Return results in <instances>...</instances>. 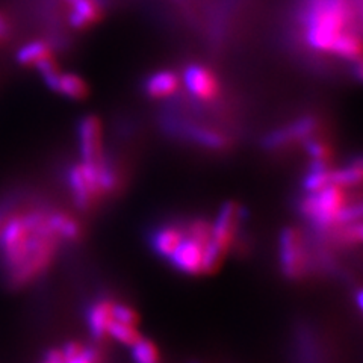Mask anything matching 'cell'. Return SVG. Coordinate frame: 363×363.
<instances>
[{
	"instance_id": "cell-1",
	"label": "cell",
	"mask_w": 363,
	"mask_h": 363,
	"mask_svg": "<svg viewBox=\"0 0 363 363\" xmlns=\"http://www.w3.org/2000/svg\"><path fill=\"white\" fill-rule=\"evenodd\" d=\"M49 211L35 206L13 212L0 227V272L9 289H21L44 276L62 240L49 221Z\"/></svg>"
},
{
	"instance_id": "cell-2",
	"label": "cell",
	"mask_w": 363,
	"mask_h": 363,
	"mask_svg": "<svg viewBox=\"0 0 363 363\" xmlns=\"http://www.w3.org/2000/svg\"><path fill=\"white\" fill-rule=\"evenodd\" d=\"M360 16L353 0H303L300 18L304 40L316 52L332 53L339 37L351 30L353 16Z\"/></svg>"
},
{
	"instance_id": "cell-3",
	"label": "cell",
	"mask_w": 363,
	"mask_h": 363,
	"mask_svg": "<svg viewBox=\"0 0 363 363\" xmlns=\"http://www.w3.org/2000/svg\"><path fill=\"white\" fill-rule=\"evenodd\" d=\"M345 189L330 185L316 192H306L300 200V213L312 224L316 238H324L337 227L360 221L362 203H350Z\"/></svg>"
},
{
	"instance_id": "cell-4",
	"label": "cell",
	"mask_w": 363,
	"mask_h": 363,
	"mask_svg": "<svg viewBox=\"0 0 363 363\" xmlns=\"http://www.w3.org/2000/svg\"><path fill=\"white\" fill-rule=\"evenodd\" d=\"M279 262L281 272L291 280H301L315 271L313 242L303 230L286 227L279 240Z\"/></svg>"
},
{
	"instance_id": "cell-5",
	"label": "cell",
	"mask_w": 363,
	"mask_h": 363,
	"mask_svg": "<svg viewBox=\"0 0 363 363\" xmlns=\"http://www.w3.org/2000/svg\"><path fill=\"white\" fill-rule=\"evenodd\" d=\"M99 164V162H97ZM97 164H76L67 173V184L79 209H88L104 197L99 182Z\"/></svg>"
},
{
	"instance_id": "cell-6",
	"label": "cell",
	"mask_w": 363,
	"mask_h": 363,
	"mask_svg": "<svg viewBox=\"0 0 363 363\" xmlns=\"http://www.w3.org/2000/svg\"><path fill=\"white\" fill-rule=\"evenodd\" d=\"M245 220V209L233 201L221 206L217 220L212 224L211 242L217 245L221 252L227 253L233 248L235 242L242 236V224Z\"/></svg>"
},
{
	"instance_id": "cell-7",
	"label": "cell",
	"mask_w": 363,
	"mask_h": 363,
	"mask_svg": "<svg viewBox=\"0 0 363 363\" xmlns=\"http://www.w3.org/2000/svg\"><path fill=\"white\" fill-rule=\"evenodd\" d=\"M204 245L194 238L185 236L184 241L179 244L174 250V253L168 257L172 265L180 272L188 276H199L203 274V252Z\"/></svg>"
},
{
	"instance_id": "cell-8",
	"label": "cell",
	"mask_w": 363,
	"mask_h": 363,
	"mask_svg": "<svg viewBox=\"0 0 363 363\" xmlns=\"http://www.w3.org/2000/svg\"><path fill=\"white\" fill-rule=\"evenodd\" d=\"M79 147H81L82 162L85 164H97L104 157L101 126L97 117L88 116L79 124Z\"/></svg>"
},
{
	"instance_id": "cell-9",
	"label": "cell",
	"mask_w": 363,
	"mask_h": 363,
	"mask_svg": "<svg viewBox=\"0 0 363 363\" xmlns=\"http://www.w3.org/2000/svg\"><path fill=\"white\" fill-rule=\"evenodd\" d=\"M186 236L185 223H165L153 230L150 244L161 257H169Z\"/></svg>"
},
{
	"instance_id": "cell-10",
	"label": "cell",
	"mask_w": 363,
	"mask_h": 363,
	"mask_svg": "<svg viewBox=\"0 0 363 363\" xmlns=\"http://www.w3.org/2000/svg\"><path fill=\"white\" fill-rule=\"evenodd\" d=\"M184 81L189 93L199 99H211L217 96L218 84L215 76L201 65L192 64L184 73Z\"/></svg>"
},
{
	"instance_id": "cell-11",
	"label": "cell",
	"mask_w": 363,
	"mask_h": 363,
	"mask_svg": "<svg viewBox=\"0 0 363 363\" xmlns=\"http://www.w3.org/2000/svg\"><path fill=\"white\" fill-rule=\"evenodd\" d=\"M113 303L111 298H100L93 303L86 311V324L89 333L96 340H101L108 336V328L113 321Z\"/></svg>"
},
{
	"instance_id": "cell-12",
	"label": "cell",
	"mask_w": 363,
	"mask_h": 363,
	"mask_svg": "<svg viewBox=\"0 0 363 363\" xmlns=\"http://www.w3.org/2000/svg\"><path fill=\"white\" fill-rule=\"evenodd\" d=\"M172 129L174 132L184 133L189 140L196 141L203 147H208L211 150H224L227 149V145H229V141H227L223 133L212 129L194 126V124H184V126H182V123H176V126H173Z\"/></svg>"
},
{
	"instance_id": "cell-13",
	"label": "cell",
	"mask_w": 363,
	"mask_h": 363,
	"mask_svg": "<svg viewBox=\"0 0 363 363\" xmlns=\"http://www.w3.org/2000/svg\"><path fill=\"white\" fill-rule=\"evenodd\" d=\"M145 94L152 99H164L176 93L179 88V76L174 72L164 70L153 73L145 81Z\"/></svg>"
},
{
	"instance_id": "cell-14",
	"label": "cell",
	"mask_w": 363,
	"mask_h": 363,
	"mask_svg": "<svg viewBox=\"0 0 363 363\" xmlns=\"http://www.w3.org/2000/svg\"><path fill=\"white\" fill-rule=\"evenodd\" d=\"M49 220L53 230L61 238L62 242H74L81 238V225H79V223L74 218H72L68 213L50 209Z\"/></svg>"
},
{
	"instance_id": "cell-15",
	"label": "cell",
	"mask_w": 363,
	"mask_h": 363,
	"mask_svg": "<svg viewBox=\"0 0 363 363\" xmlns=\"http://www.w3.org/2000/svg\"><path fill=\"white\" fill-rule=\"evenodd\" d=\"M53 49L52 45L45 40L30 41L23 45V48L17 52L16 60L20 65H37L38 62L52 58Z\"/></svg>"
},
{
	"instance_id": "cell-16",
	"label": "cell",
	"mask_w": 363,
	"mask_h": 363,
	"mask_svg": "<svg viewBox=\"0 0 363 363\" xmlns=\"http://www.w3.org/2000/svg\"><path fill=\"white\" fill-rule=\"evenodd\" d=\"M55 93L73 100H82L88 96V85L82 77L73 73H61Z\"/></svg>"
},
{
	"instance_id": "cell-17",
	"label": "cell",
	"mask_w": 363,
	"mask_h": 363,
	"mask_svg": "<svg viewBox=\"0 0 363 363\" xmlns=\"http://www.w3.org/2000/svg\"><path fill=\"white\" fill-rule=\"evenodd\" d=\"M64 363H100L96 348L85 347L79 342H68L62 350Z\"/></svg>"
},
{
	"instance_id": "cell-18",
	"label": "cell",
	"mask_w": 363,
	"mask_h": 363,
	"mask_svg": "<svg viewBox=\"0 0 363 363\" xmlns=\"http://www.w3.org/2000/svg\"><path fill=\"white\" fill-rule=\"evenodd\" d=\"M108 336H111L113 340H116V342H118L121 345H126V347H132L143 337L141 333L138 332V328H136V325L118 323L116 320L111 323V325L108 328Z\"/></svg>"
},
{
	"instance_id": "cell-19",
	"label": "cell",
	"mask_w": 363,
	"mask_h": 363,
	"mask_svg": "<svg viewBox=\"0 0 363 363\" xmlns=\"http://www.w3.org/2000/svg\"><path fill=\"white\" fill-rule=\"evenodd\" d=\"M132 359L133 363H161L157 347L149 339L141 337L138 342L132 347Z\"/></svg>"
},
{
	"instance_id": "cell-20",
	"label": "cell",
	"mask_w": 363,
	"mask_h": 363,
	"mask_svg": "<svg viewBox=\"0 0 363 363\" xmlns=\"http://www.w3.org/2000/svg\"><path fill=\"white\" fill-rule=\"evenodd\" d=\"M303 144L306 147V152L312 157V161L328 162V159H330V149H328V145L325 143L312 136V138L306 140Z\"/></svg>"
},
{
	"instance_id": "cell-21",
	"label": "cell",
	"mask_w": 363,
	"mask_h": 363,
	"mask_svg": "<svg viewBox=\"0 0 363 363\" xmlns=\"http://www.w3.org/2000/svg\"><path fill=\"white\" fill-rule=\"evenodd\" d=\"M112 313H113V320L118 321V323L136 325V321H138V316H136L135 311L128 304L113 303Z\"/></svg>"
},
{
	"instance_id": "cell-22",
	"label": "cell",
	"mask_w": 363,
	"mask_h": 363,
	"mask_svg": "<svg viewBox=\"0 0 363 363\" xmlns=\"http://www.w3.org/2000/svg\"><path fill=\"white\" fill-rule=\"evenodd\" d=\"M11 30H13V28H11L8 18L0 13V40L8 38L11 35Z\"/></svg>"
},
{
	"instance_id": "cell-23",
	"label": "cell",
	"mask_w": 363,
	"mask_h": 363,
	"mask_svg": "<svg viewBox=\"0 0 363 363\" xmlns=\"http://www.w3.org/2000/svg\"><path fill=\"white\" fill-rule=\"evenodd\" d=\"M41 363H64L61 351L60 350L49 351V353L45 354V357H44V360Z\"/></svg>"
},
{
	"instance_id": "cell-24",
	"label": "cell",
	"mask_w": 363,
	"mask_h": 363,
	"mask_svg": "<svg viewBox=\"0 0 363 363\" xmlns=\"http://www.w3.org/2000/svg\"><path fill=\"white\" fill-rule=\"evenodd\" d=\"M0 41H2V40H0Z\"/></svg>"
}]
</instances>
